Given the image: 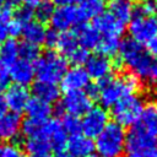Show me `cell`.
<instances>
[{"instance_id":"cell-32","label":"cell","mask_w":157,"mask_h":157,"mask_svg":"<svg viewBox=\"0 0 157 157\" xmlns=\"http://www.w3.org/2000/svg\"><path fill=\"white\" fill-rule=\"evenodd\" d=\"M54 12V6L50 1L45 0V1H40L38 4V6L36 7V17L38 18L37 21L43 23V22H47V21H50L52 18V15Z\"/></svg>"},{"instance_id":"cell-50","label":"cell","mask_w":157,"mask_h":157,"mask_svg":"<svg viewBox=\"0 0 157 157\" xmlns=\"http://www.w3.org/2000/svg\"><path fill=\"white\" fill-rule=\"evenodd\" d=\"M29 157H50L49 153H36V155H29Z\"/></svg>"},{"instance_id":"cell-15","label":"cell","mask_w":157,"mask_h":157,"mask_svg":"<svg viewBox=\"0 0 157 157\" xmlns=\"http://www.w3.org/2000/svg\"><path fill=\"white\" fill-rule=\"evenodd\" d=\"M85 64H86L85 70H86L88 77L94 78L97 81H101L103 78L109 77L110 72L113 70L112 61L101 54L88 56V59Z\"/></svg>"},{"instance_id":"cell-20","label":"cell","mask_w":157,"mask_h":157,"mask_svg":"<svg viewBox=\"0 0 157 157\" xmlns=\"http://www.w3.org/2000/svg\"><path fill=\"white\" fill-rule=\"evenodd\" d=\"M26 113H27V118L36 120V121H40V123H45L48 121L53 108L50 107V104L33 97L28 101L27 107H26Z\"/></svg>"},{"instance_id":"cell-16","label":"cell","mask_w":157,"mask_h":157,"mask_svg":"<svg viewBox=\"0 0 157 157\" xmlns=\"http://www.w3.org/2000/svg\"><path fill=\"white\" fill-rule=\"evenodd\" d=\"M10 80H12L16 85L26 87L34 78V66L32 63L25 61L22 59H17L9 70Z\"/></svg>"},{"instance_id":"cell-10","label":"cell","mask_w":157,"mask_h":157,"mask_svg":"<svg viewBox=\"0 0 157 157\" xmlns=\"http://www.w3.org/2000/svg\"><path fill=\"white\" fill-rule=\"evenodd\" d=\"M155 144L156 136L150 134L137 124L132 125L125 136V148L129 152L152 150Z\"/></svg>"},{"instance_id":"cell-30","label":"cell","mask_w":157,"mask_h":157,"mask_svg":"<svg viewBox=\"0 0 157 157\" xmlns=\"http://www.w3.org/2000/svg\"><path fill=\"white\" fill-rule=\"evenodd\" d=\"M40 55V50L38 45L23 42L21 44H18V56L20 59L28 61V63H33L36 61Z\"/></svg>"},{"instance_id":"cell-3","label":"cell","mask_w":157,"mask_h":157,"mask_svg":"<svg viewBox=\"0 0 157 157\" xmlns=\"http://www.w3.org/2000/svg\"><path fill=\"white\" fill-rule=\"evenodd\" d=\"M125 129L117 123H108L96 137L97 157H123L125 151Z\"/></svg>"},{"instance_id":"cell-8","label":"cell","mask_w":157,"mask_h":157,"mask_svg":"<svg viewBox=\"0 0 157 157\" xmlns=\"http://www.w3.org/2000/svg\"><path fill=\"white\" fill-rule=\"evenodd\" d=\"M108 123V112L103 107H92L81 120V131L88 139L97 137Z\"/></svg>"},{"instance_id":"cell-41","label":"cell","mask_w":157,"mask_h":157,"mask_svg":"<svg viewBox=\"0 0 157 157\" xmlns=\"http://www.w3.org/2000/svg\"><path fill=\"white\" fill-rule=\"evenodd\" d=\"M22 28H23V25L17 21L16 18H11L10 22H9V26H7V29H9V34L13 36V37H17L22 33Z\"/></svg>"},{"instance_id":"cell-2","label":"cell","mask_w":157,"mask_h":157,"mask_svg":"<svg viewBox=\"0 0 157 157\" xmlns=\"http://www.w3.org/2000/svg\"><path fill=\"white\" fill-rule=\"evenodd\" d=\"M118 52V60L120 64H125L135 76L145 80L152 56L142 48V45L131 38H125L120 42Z\"/></svg>"},{"instance_id":"cell-40","label":"cell","mask_w":157,"mask_h":157,"mask_svg":"<svg viewBox=\"0 0 157 157\" xmlns=\"http://www.w3.org/2000/svg\"><path fill=\"white\" fill-rule=\"evenodd\" d=\"M58 38H59V32L54 31L53 28H52V29H47L45 37H44V43L47 44V47L54 48V47H56Z\"/></svg>"},{"instance_id":"cell-7","label":"cell","mask_w":157,"mask_h":157,"mask_svg":"<svg viewBox=\"0 0 157 157\" xmlns=\"http://www.w3.org/2000/svg\"><path fill=\"white\" fill-rule=\"evenodd\" d=\"M83 17L76 6H59L54 9L50 18L52 28L56 32H67L69 29L82 25Z\"/></svg>"},{"instance_id":"cell-21","label":"cell","mask_w":157,"mask_h":157,"mask_svg":"<svg viewBox=\"0 0 157 157\" xmlns=\"http://www.w3.org/2000/svg\"><path fill=\"white\" fill-rule=\"evenodd\" d=\"M134 12V6L130 0H112L109 4V13L121 25L130 22Z\"/></svg>"},{"instance_id":"cell-39","label":"cell","mask_w":157,"mask_h":157,"mask_svg":"<svg viewBox=\"0 0 157 157\" xmlns=\"http://www.w3.org/2000/svg\"><path fill=\"white\" fill-rule=\"evenodd\" d=\"M17 21H20L22 25H26L27 22L32 21L33 20V10L32 9H28V7H21L18 10H16V13H15V17Z\"/></svg>"},{"instance_id":"cell-29","label":"cell","mask_w":157,"mask_h":157,"mask_svg":"<svg viewBox=\"0 0 157 157\" xmlns=\"http://www.w3.org/2000/svg\"><path fill=\"white\" fill-rule=\"evenodd\" d=\"M120 44V38H112V37H101L99 43L97 45V50L101 55L108 58L115 55L118 53Z\"/></svg>"},{"instance_id":"cell-51","label":"cell","mask_w":157,"mask_h":157,"mask_svg":"<svg viewBox=\"0 0 157 157\" xmlns=\"http://www.w3.org/2000/svg\"><path fill=\"white\" fill-rule=\"evenodd\" d=\"M4 2H5V0H0V7L4 6Z\"/></svg>"},{"instance_id":"cell-6","label":"cell","mask_w":157,"mask_h":157,"mask_svg":"<svg viewBox=\"0 0 157 157\" xmlns=\"http://www.w3.org/2000/svg\"><path fill=\"white\" fill-rule=\"evenodd\" d=\"M130 38L139 44H147L152 38L157 36V17L141 15L132 12V17L129 22Z\"/></svg>"},{"instance_id":"cell-52","label":"cell","mask_w":157,"mask_h":157,"mask_svg":"<svg viewBox=\"0 0 157 157\" xmlns=\"http://www.w3.org/2000/svg\"><path fill=\"white\" fill-rule=\"evenodd\" d=\"M86 157H97V155H90V156H86Z\"/></svg>"},{"instance_id":"cell-23","label":"cell","mask_w":157,"mask_h":157,"mask_svg":"<svg viewBox=\"0 0 157 157\" xmlns=\"http://www.w3.org/2000/svg\"><path fill=\"white\" fill-rule=\"evenodd\" d=\"M45 32H47V29L43 26V23L32 20V21L27 22L26 25H23V28H22V33L21 34L23 36L25 42L39 47V44L44 43Z\"/></svg>"},{"instance_id":"cell-31","label":"cell","mask_w":157,"mask_h":157,"mask_svg":"<svg viewBox=\"0 0 157 157\" xmlns=\"http://www.w3.org/2000/svg\"><path fill=\"white\" fill-rule=\"evenodd\" d=\"M43 124L44 123H40V121H36V120H32V119H26L22 125H21V131L22 134L25 135L26 139H29V137H34V136H38L42 134V129H43Z\"/></svg>"},{"instance_id":"cell-44","label":"cell","mask_w":157,"mask_h":157,"mask_svg":"<svg viewBox=\"0 0 157 157\" xmlns=\"http://www.w3.org/2000/svg\"><path fill=\"white\" fill-rule=\"evenodd\" d=\"M147 50H148V54L151 55H155L157 58V36L155 38H152L148 43H147Z\"/></svg>"},{"instance_id":"cell-46","label":"cell","mask_w":157,"mask_h":157,"mask_svg":"<svg viewBox=\"0 0 157 157\" xmlns=\"http://www.w3.org/2000/svg\"><path fill=\"white\" fill-rule=\"evenodd\" d=\"M20 2H22L25 5V7L33 9V7H37L38 6V4L40 2V0H20Z\"/></svg>"},{"instance_id":"cell-48","label":"cell","mask_w":157,"mask_h":157,"mask_svg":"<svg viewBox=\"0 0 157 157\" xmlns=\"http://www.w3.org/2000/svg\"><path fill=\"white\" fill-rule=\"evenodd\" d=\"M5 113H7V105H6V101L4 98L2 94H0V117L4 115Z\"/></svg>"},{"instance_id":"cell-26","label":"cell","mask_w":157,"mask_h":157,"mask_svg":"<svg viewBox=\"0 0 157 157\" xmlns=\"http://www.w3.org/2000/svg\"><path fill=\"white\" fill-rule=\"evenodd\" d=\"M136 124L140 125L146 131H148L150 134L157 136V114H156L155 107L153 105L145 107V109Z\"/></svg>"},{"instance_id":"cell-35","label":"cell","mask_w":157,"mask_h":157,"mask_svg":"<svg viewBox=\"0 0 157 157\" xmlns=\"http://www.w3.org/2000/svg\"><path fill=\"white\" fill-rule=\"evenodd\" d=\"M135 12L147 16H157V0H142V2L134 9Z\"/></svg>"},{"instance_id":"cell-18","label":"cell","mask_w":157,"mask_h":157,"mask_svg":"<svg viewBox=\"0 0 157 157\" xmlns=\"http://www.w3.org/2000/svg\"><path fill=\"white\" fill-rule=\"evenodd\" d=\"M66 148L72 157H86L93 155L94 142L92 141V139H88L85 135L78 134L67 137Z\"/></svg>"},{"instance_id":"cell-24","label":"cell","mask_w":157,"mask_h":157,"mask_svg":"<svg viewBox=\"0 0 157 157\" xmlns=\"http://www.w3.org/2000/svg\"><path fill=\"white\" fill-rule=\"evenodd\" d=\"M33 94H34L36 98L50 104V103H54V102H56L59 99L60 90L54 83L37 81L33 85Z\"/></svg>"},{"instance_id":"cell-33","label":"cell","mask_w":157,"mask_h":157,"mask_svg":"<svg viewBox=\"0 0 157 157\" xmlns=\"http://www.w3.org/2000/svg\"><path fill=\"white\" fill-rule=\"evenodd\" d=\"M11 20V10L6 7H0V45L9 37V22Z\"/></svg>"},{"instance_id":"cell-19","label":"cell","mask_w":157,"mask_h":157,"mask_svg":"<svg viewBox=\"0 0 157 157\" xmlns=\"http://www.w3.org/2000/svg\"><path fill=\"white\" fill-rule=\"evenodd\" d=\"M76 29L77 31L75 32V36H76L77 43L80 44L81 48L86 49L87 52L92 50V49H97V45H98L99 39H101V36L94 29L93 26L80 25V26H77Z\"/></svg>"},{"instance_id":"cell-27","label":"cell","mask_w":157,"mask_h":157,"mask_svg":"<svg viewBox=\"0 0 157 157\" xmlns=\"http://www.w3.org/2000/svg\"><path fill=\"white\" fill-rule=\"evenodd\" d=\"M56 48L59 49V52H60L63 55H65V56L67 58L75 49L78 48V43H77V39H76L75 32L67 31V32L59 33Z\"/></svg>"},{"instance_id":"cell-12","label":"cell","mask_w":157,"mask_h":157,"mask_svg":"<svg viewBox=\"0 0 157 157\" xmlns=\"http://www.w3.org/2000/svg\"><path fill=\"white\" fill-rule=\"evenodd\" d=\"M60 82H61V88L65 92L82 91L90 83V77H88L85 67L72 66L65 71Z\"/></svg>"},{"instance_id":"cell-54","label":"cell","mask_w":157,"mask_h":157,"mask_svg":"<svg viewBox=\"0 0 157 157\" xmlns=\"http://www.w3.org/2000/svg\"><path fill=\"white\" fill-rule=\"evenodd\" d=\"M155 145H156V153H157V141H156V144H155Z\"/></svg>"},{"instance_id":"cell-9","label":"cell","mask_w":157,"mask_h":157,"mask_svg":"<svg viewBox=\"0 0 157 157\" xmlns=\"http://www.w3.org/2000/svg\"><path fill=\"white\" fill-rule=\"evenodd\" d=\"M60 105L64 113L66 112L69 115L78 118L92 108V99L83 91H71L65 92Z\"/></svg>"},{"instance_id":"cell-5","label":"cell","mask_w":157,"mask_h":157,"mask_svg":"<svg viewBox=\"0 0 157 157\" xmlns=\"http://www.w3.org/2000/svg\"><path fill=\"white\" fill-rule=\"evenodd\" d=\"M144 109L145 103L142 98L135 94H129L120 98L112 107V115L115 120L114 123L119 124L123 128H129L139 121Z\"/></svg>"},{"instance_id":"cell-45","label":"cell","mask_w":157,"mask_h":157,"mask_svg":"<svg viewBox=\"0 0 157 157\" xmlns=\"http://www.w3.org/2000/svg\"><path fill=\"white\" fill-rule=\"evenodd\" d=\"M18 4H20V0H5L4 7H6V9L12 11L13 9H16L18 6Z\"/></svg>"},{"instance_id":"cell-42","label":"cell","mask_w":157,"mask_h":157,"mask_svg":"<svg viewBox=\"0 0 157 157\" xmlns=\"http://www.w3.org/2000/svg\"><path fill=\"white\" fill-rule=\"evenodd\" d=\"M125 157H157V153H156L155 150L135 151V152H129Z\"/></svg>"},{"instance_id":"cell-1","label":"cell","mask_w":157,"mask_h":157,"mask_svg":"<svg viewBox=\"0 0 157 157\" xmlns=\"http://www.w3.org/2000/svg\"><path fill=\"white\" fill-rule=\"evenodd\" d=\"M99 88L98 99L102 107L112 108L120 98L134 94L140 87V78L134 74H124L118 77H107L97 83Z\"/></svg>"},{"instance_id":"cell-14","label":"cell","mask_w":157,"mask_h":157,"mask_svg":"<svg viewBox=\"0 0 157 157\" xmlns=\"http://www.w3.org/2000/svg\"><path fill=\"white\" fill-rule=\"evenodd\" d=\"M4 98L6 101L7 108L16 114H20L21 112H23L27 107L28 101L31 99L29 91L27 90V87L18 86V85L7 87Z\"/></svg>"},{"instance_id":"cell-22","label":"cell","mask_w":157,"mask_h":157,"mask_svg":"<svg viewBox=\"0 0 157 157\" xmlns=\"http://www.w3.org/2000/svg\"><path fill=\"white\" fill-rule=\"evenodd\" d=\"M18 59V43L15 39H6L0 45V69L9 71Z\"/></svg>"},{"instance_id":"cell-55","label":"cell","mask_w":157,"mask_h":157,"mask_svg":"<svg viewBox=\"0 0 157 157\" xmlns=\"http://www.w3.org/2000/svg\"><path fill=\"white\" fill-rule=\"evenodd\" d=\"M130 1H131V0H130Z\"/></svg>"},{"instance_id":"cell-38","label":"cell","mask_w":157,"mask_h":157,"mask_svg":"<svg viewBox=\"0 0 157 157\" xmlns=\"http://www.w3.org/2000/svg\"><path fill=\"white\" fill-rule=\"evenodd\" d=\"M145 81L147 82L148 86L157 87V58L152 59L151 65H150L148 71H147V75L145 77Z\"/></svg>"},{"instance_id":"cell-25","label":"cell","mask_w":157,"mask_h":157,"mask_svg":"<svg viewBox=\"0 0 157 157\" xmlns=\"http://www.w3.org/2000/svg\"><path fill=\"white\" fill-rule=\"evenodd\" d=\"M78 9L83 20L96 18L104 12L105 0H81V6Z\"/></svg>"},{"instance_id":"cell-28","label":"cell","mask_w":157,"mask_h":157,"mask_svg":"<svg viewBox=\"0 0 157 157\" xmlns=\"http://www.w3.org/2000/svg\"><path fill=\"white\" fill-rule=\"evenodd\" d=\"M25 147L26 150L29 152V155H36V153H48L50 147L48 141L45 140V137L43 136V134L34 136V137H29L26 139L25 141Z\"/></svg>"},{"instance_id":"cell-34","label":"cell","mask_w":157,"mask_h":157,"mask_svg":"<svg viewBox=\"0 0 157 157\" xmlns=\"http://www.w3.org/2000/svg\"><path fill=\"white\" fill-rule=\"evenodd\" d=\"M63 128L65 130V132L70 136H74V135H78L80 131H81V120L76 117H71V115H66L63 121Z\"/></svg>"},{"instance_id":"cell-11","label":"cell","mask_w":157,"mask_h":157,"mask_svg":"<svg viewBox=\"0 0 157 157\" xmlns=\"http://www.w3.org/2000/svg\"><path fill=\"white\" fill-rule=\"evenodd\" d=\"M42 134L49 144L50 150L61 152L66 147L67 134L65 132L61 121L59 120H48L43 124Z\"/></svg>"},{"instance_id":"cell-49","label":"cell","mask_w":157,"mask_h":157,"mask_svg":"<svg viewBox=\"0 0 157 157\" xmlns=\"http://www.w3.org/2000/svg\"><path fill=\"white\" fill-rule=\"evenodd\" d=\"M55 157H72L69 152H65V151H61V152H56Z\"/></svg>"},{"instance_id":"cell-37","label":"cell","mask_w":157,"mask_h":157,"mask_svg":"<svg viewBox=\"0 0 157 157\" xmlns=\"http://www.w3.org/2000/svg\"><path fill=\"white\" fill-rule=\"evenodd\" d=\"M0 157H26L23 151L12 144H6L0 148Z\"/></svg>"},{"instance_id":"cell-47","label":"cell","mask_w":157,"mask_h":157,"mask_svg":"<svg viewBox=\"0 0 157 157\" xmlns=\"http://www.w3.org/2000/svg\"><path fill=\"white\" fill-rule=\"evenodd\" d=\"M54 1L59 6H74V4L81 1V0H54Z\"/></svg>"},{"instance_id":"cell-17","label":"cell","mask_w":157,"mask_h":157,"mask_svg":"<svg viewBox=\"0 0 157 157\" xmlns=\"http://www.w3.org/2000/svg\"><path fill=\"white\" fill-rule=\"evenodd\" d=\"M22 120L20 114L9 112L0 117V141H11L21 131Z\"/></svg>"},{"instance_id":"cell-53","label":"cell","mask_w":157,"mask_h":157,"mask_svg":"<svg viewBox=\"0 0 157 157\" xmlns=\"http://www.w3.org/2000/svg\"><path fill=\"white\" fill-rule=\"evenodd\" d=\"M155 110H156V114H157V102H156V104H155Z\"/></svg>"},{"instance_id":"cell-36","label":"cell","mask_w":157,"mask_h":157,"mask_svg":"<svg viewBox=\"0 0 157 157\" xmlns=\"http://www.w3.org/2000/svg\"><path fill=\"white\" fill-rule=\"evenodd\" d=\"M67 59H69L70 63L75 64V66H80L81 64H85V63L87 61V59H88V52L78 45V48L75 49V50L67 56Z\"/></svg>"},{"instance_id":"cell-43","label":"cell","mask_w":157,"mask_h":157,"mask_svg":"<svg viewBox=\"0 0 157 157\" xmlns=\"http://www.w3.org/2000/svg\"><path fill=\"white\" fill-rule=\"evenodd\" d=\"M86 90L83 91L91 99H94V98H98V94H99V88H98V86H97V83L96 85H91V83H88L86 87H85Z\"/></svg>"},{"instance_id":"cell-4","label":"cell","mask_w":157,"mask_h":157,"mask_svg":"<svg viewBox=\"0 0 157 157\" xmlns=\"http://www.w3.org/2000/svg\"><path fill=\"white\" fill-rule=\"evenodd\" d=\"M33 66L34 76L38 81L56 85L67 70V61L61 54L48 50L43 55H39Z\"/></svg>"},{"instance_id":"cell-13","label":"cell","mask_w":157,"mask_h":157,"mask_svg":"<svg viewBox=\"0 0 157 157\" xmlns=\"http://www.w3.org/2000/svg\"><path fill=\"white\" fill-rule=\"evenodd\" d=\"M93 27L101 37L120 38L124 33L125 26L119 23L109 12H103L93 20Z\"/></svg>"}]
</instances>
